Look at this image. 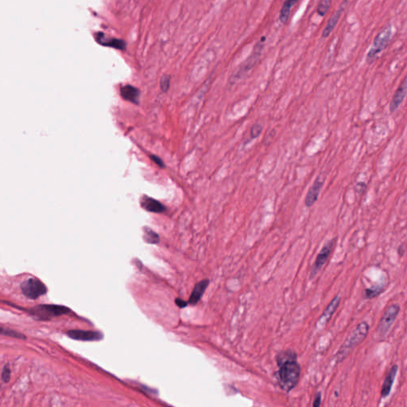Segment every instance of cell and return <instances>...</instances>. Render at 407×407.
Masks as SVG:
<instances>
[{
	"label": "cell",
	"instance_id": "cell-12",
	"mask_svg": "<svg viewBox=\"0 0 407 407\" xmlns=\"http://www.w3.org/2000/svg\"><path fill=\"white\" fill-rule=\"evenodd\" d=\"M348 0H345L344 2L341 4V5H340V8H338L337 12H335V13L332 15V17L329 19L327 25H326V27L324 29L323 32H322V38H327V37L331 34L332 32L333 31L335 27L337 26V23H338L339 20H340V18L342 16L344 10H345L346 7L348 5Z\"/></svg>",
	"mask_w": 407,
	"mask_h": 407
},
{
	"label": "cell",
	"instance_id": "cell-28",
	"mask_svg": "<svg viewBox=\"0 0 407 407\" xmlns=\"http://www.w3.org/2000/svg\"><path fill=\"white\" fill-rule=\"evenodd\" d=\"M151 160L155 162V164H157L158 166L164 167L163 161L159 157L156 156V155H151Z\"/></svg>",
	"mask_w": 407,
	"mask_h": 407
},
{
	"label": "cell",
	"instance_id": "cell-11",
	"mask_svg": "<svg viewBox=\"0 0 407 407\" xmlns=\"http://www.w3.org/2000/svg\"><path fill=\"white\" fill-rule=\"evenodd\" d=\"M95 37L97 42L103 47H111V48L116 49V50L122 51L126 50V42L123 40L108 37L106 34L101 33V32L97 33Z\"/></svg>",
	"mask_w": 407,
	"mask_h": 407
},
{
	"label": "cell",
	"instance_id": "cell-10",
	"mask_svg": "<svg viewBox=\"0 0 407 407\" xmlns=\"http://www.w3.org/2000/svg\"><path fill=\"white\" fill-rule=\"evenodd\" d=\"M324 184H325V182H324V179L322 178V175L318 176L312 187L309 189V192L307 193L305 199V206L310 208V207L314 205L315 203L318 201V197H319V194H320L322 188H323Z\"/></svg>",
	"mask_w": 407,
	"mask_h": 407
},
{
	"label": "cell",
	"instance_id": "cell-17",
	"mask_svg": "<svg viewBox=\"0 0 407 407\" xmlns=\"http://www.w3.org/2000/svg\"><path fill=\"white\" fill-rule=\"evenodd\" d=\"M120 94L121 97H123L125 101H129L133 104H138L140 92L137 87L129 85V84L123 86L121 87Z\"/></svg>",
	"mask_w": 407,
	"mask_h": 407
},
{
	"label": "cell",
	"instance_id": "cell-18",
	"mask_svg": "<svg viewBox=\"0 0 407 407\" xmlns=\"http://www.w3.org/2000/svg\"><path fill=\"white\" fill-rule=\"evenodd\" d=\"M208 283H209V281H208V279H205V280H203V281L200 282V283L196 285L194 290H193V293L190 296L188 304L195 305L198 303V301H200L203 294L205 293V290L208 287Z\"/></svg>",
	"mask_w": 407,
	"mask_h": 407
},
{
	"label": "cell",
	"instance_id": "cell-16",
	"mask_svg": "<svg viewBox=\"0 0 407 407\" xmlns=\"http://www.w3.org/2000/svg\"><path fill=\"white\" fill-rule=\"evenodd\" d=\"M405 95H406V78H404L400 84L399 87H398V89L396 90L394 93L392 101L390 102V112H395L396 110L399 108L401 103L403 102Z\"/></svg>",
	"mask_w": 407,
	"mask_h": 407
},
{
	"label": "cell",
	"instance_id": "cell-13",
	"mask_svg": "<svg viewBox=\"0 0 407 407\" xmlns=\"http://www.w3.org/2000/svg\"><path fill=\"white\" fill-rule=\"evenodd\" d=\"M340 296H336L333 298V301L329 304L327 308L325 309L322 316H321L320 319L316 322V328H322L326 326V324L333 318V314H334L335 312H336L339 305H340Z\"/></svg>",
	"mask_w": 407,
	"mask_h": 407
},
{
	"label": "cell",
	"instance_id": "cell-29",
	"mask_svg": "<svg viewBox=\"0 0 407 407\" xmlns=\"http://www.w3.org/2000/svg\"><path fill=\"white\" fill-rule=\"evenodd\" d=\"M175 302L177 304V306L180 307V308H185V307L187 306V305H188L187 301H183V300L180 299V298H177Z\"/></svg>",
	"mask_w": 407,
	"mask_h": 407
},
{
	"label": "cell",
	"instance_id": "cell-3",
	"mask_svg": "<svg viewBox=\"0 0 407 407\" xmlns=\"http://www.w3.org/2000/svg\"><path fill=\"white\" fill-rule=\"evenodd\" d=\"M265 41H266V37H262L256 43L251 55L246 59L245 62L240 65V67L236 69V72L231 76L230 80H229L231 84H236V82L244 78V76L249 73L253 68L255 67V65H256L262 55Z\"/></svg>",
	"mask_w": 407,
	"mask_h": 407
},
{
	"label": "cell",
	"instance_id": "cell-2",
	"mask_svg": "<svg viewBox=\"0 0 407 407\" xmlns=\"http://www.w3.org/2000/svg\"><path fill=\"white\" fill-rule=\"evenodd\" d=\"M369 332V325L367 322H361L356 329L350 334L348 339L341 345L337 353L335 355V359L337 364L342 362L348 357L355 347L360 344L366 339Z\"/></svg>",
	"mask_w": 407,
	"mask_h": 407
},
{
	"label": "cell",
	"instance_id": "cell-19",
	"mask_svg": "<svg viewBox=\"0 0 407 407\" xmlns=\"http://www.w3.org/2000/svg\"><path fill=\"white\" fill-rule=\"evenodd\" d=\"M299 0H286L283 4L280 13H279V19L283 25L288 23L289 18H290L291 9Z\"/></svg>",
	"mask_w": 407,
	"mask_h": 407
},
{
	"label": "cell",
	"instance_id": "cell-22",
	"mask_svg": "<svg viewBox=\"0 0 407 407\" xmlns=\"http://www.w3.org/2000/svg\"><path fill=\"white\" fill-rule=\"evenodd\" d=\"M332 0H321L318 4L316 12L321 17H324L329 12V8L331 7Z\"/></svg>",
	"mask_w": 407,
	"mask_h": 407
},
{
	"label": "cell",
	"instance_id": "cell-9",
	"mask_svg": "<svg viewBox=\"0 0 407 407\" xmlns=\"http://www.w3.org/2000/svg\"><path fill=\"white\" fill-rule=\"evenodd\" d=\"M68 337L80 341H98L102 340L104 335L101 332L84 331V330H69L66 333Z\"/></svg>",
	"mask_w": 407,
	"mask_h": 407
},
{
	"label": "cell",
	"instance_id": "cell-25",
	"mask_svg": "<svg viewBox=\"0 0 407 407\" xmlns=\"http://www.w3.org/2000/svg\"><path fill=\"white\" fill-rule=\"evenodd\" d=\"M262 126L259 123H256L252 126L251 130V139H257L258 136L260 135L261 132H262Z\"/></svg>",
	"mask_w": 407,
	"mask_h": 407
},
{
	"label": "cell",
	"instance_id": "cell-24",
	"mask_svg": "<svg viewBox=\"0 0 407 407\" xmlns=\"http://www.w3.org/2000/svg\"><path fill=\"white\" fill-rule=\"evenodd\" d=\"M169 85H170V76H162L160 81L161 89H162L164 93H166V92L169 90Z\"/></svg>",
	"mask_w": 407,
	"mask_h": 407
},
{
	"label": "cell",
	"instance_id": "cell-15",
	"mask_svg": "<svg viewBox=\"0 0 407 407\" xmlns=\"http://www.w3.org/2000/svg\"><path fill=\"white\" fill-rule=\"evenodd\" d=\"M398 365H393L390 368V371L387 373V376L385 378L384 382H383V386H382L381 390V397L383 398H387V396L390 394V391L392 390L393 385H394V380H395L396 376L398 373Z\"/></svg>",
	"mask_w": 407,
	"mask_h": 407
},
{
	"label": "cell",
	"instance_id": "cell-21",
	"mask_svg": "<svg viewBox=\"0 0 407 407\" xmlns=\"http://www.w3.org/2000/svg\"><path fill=\"white\" fill-rule=\"evenodd\" d=\"M385 285L380 284L376 286V287H372V288H368L365 290V298L368 299H372V298H376L378 295L381 294L384 290Z\"/></svg>",
	"mask_w": 407,
	"mask_h": 407
},
{
	"label": "cell",
	"instance_id": "cell-20",
	"mask_svg": "<svg viewBox=\"0 0 407 407\" xmlns=\"http://www.w3.org/2000/svg\"><path fill=\"white\" fill-rule=\"evenodd\" d=\"M144 240L147 243L152 244H158L159 242V236L156 233H155L152 229L147 227L144 228Z\"/></svg>",
	"mask_w": 407,
	"mask_h": 407
},
{
	"label": "cell",
	"instance_id": "cell-26",
	"mask_svg": "<svg viewBox=\"0 0 407 407\" xmlns=\"http://www.w3.org/2000/svg\"><path fill=\"white\" fill-rule=\"evenodd\" d=\"M2 379L4 383H8L11 379V370L8 365H6L3 369Z\"/></svg>",
	"mask_w": 407,
	"mask_h": 407
},
{
	"label": "cell",
	"instance_id": "cell-14",
	"mask_svg": "<svg viewBox=\"0 0 407 407\" xmlns=\"http://www.w3.org/2000/svg\"><path fill=\"white\" fill-rule=\"evenodd\" d=\"M142 208L148 212H154V213H162L166 211V208L162 205V203L154 199L152 197L144 195L142 197L140 200Z\"/></svg>",
	"mask_w": 407,
	"mask_h": 407
},
{
	"label": "cell",
	"instance_id": "cell-4",
	"mask_svg": "<svg viewBox=\"0 0 407 407\" xmlns=\"http://www.w3.org/2000/svg\"><path fill=\"white\" fill-rule=\"evenodd\" d=\"M392 26L391 25H387L384 26L379 34L376 36L374 39L373 44L368 51L366 57V62L368 65H372L376 62V59L380 53L383 52L385 49L388 47L390 38L392 36Z\"/></svg>",
	"mask_w": 407,
	"mask_h": 407
},
{
	"label": "cell",
	"instance_id": "cell-23",
	"mask_svg": "<svg viewBox=\"0 0 407 407\" xmlns=\"http://www.w3.org/2000/svg\"><path fill=\"white\" fill-rule=\"evenodd\" d=\"M0 335L7 336V337H13V338L22 339V340L26 339L24 335L22 334V333H18V332L15 331V330L8 329V328L0 327Z\"/></svg>",
	"mask_w": 407,
	"mask_h": 407
},
{
	"label": "cell",
	"instance_id": "cell-1",
	"mask_svg": "<svg viewBox=\"0 0 407 407\" xmlns=\"http://www.w3.org/2000/svg\"><path fill=\"white\" fill-rule=\"evenodd\" d=\"M276 377L279 386L286 392H290L297 387L301 377V368L298 361V354L293 349L279 351L276 355Z\"/></svg>",
	"mask_w": 407,
	"mask_h": 407
},
{
	"label": "cell",
	"instance_id": "cell-27",
	"mask_svg": "<svg viewBox=\"0 0 407 407\" xmlns=\"http://www.w3.org/2000/svg\"><path fill=\"white\" fill-rule=\"evenodd\" d=\"M322 404V394L320 392L316 393L314 397V400L312 402V406L319 407Z\"/></svg>",
	"mask_w": 407,
	"mask_h": 407
},
{
	"label": "cell",
	"instance_id": "cell-8",
	"mask_svg": "<svg viewBox=\"0 0 407 407\" xmlns=\"http://www.w3.org/2000/svg\"><path fill=\"white\" fill-rule=\"evenodd\" d=\"M336 241H337V238L329 240L323 246L320 252L318 253L316 260H315L314 263L312 265V269H311L310 279L316 277L318 272H320L321 269L325 266V264L327 262L328 259H329L330 255H331L335 244H336Z\"/></svg>",
	"mask_w": 407,
	"mask_h": 407
},
{
	"label": "cell",
	"instance_id": "cell-6",
	"mask_svg": "<svg viewBox=\"0 0 407 407\" xmlns=\"http://www.w3.org/2000/svg\"><path fill=\"white\" fill-rule=\"evenodd\" d=\"M21 290L26 298L35 300L47 293L46 285L36 278L26 279L21 284Z\"/></svg>",
	"mask_w": 407,
	"mask_h": 407
},
{
	"label": "cell",
	"instance_id": "cell-5",
	"mask_svg": "<svg viewBox=\"0 0 407 407\" xmlns=\"http://www.w3.org/2000/svg\"><path fill=\"white\" fill-rule=\"evenodd\" d=\"M70 309L64 305H38L30 309V316L37 321H49L53 318L67 314Z\"/></svg>",
	"mask_w": 407,
	"mask_h": 407
},
{
	"label": "cell",
	"instance_id": "cell-7",
	"mask_svg": "<svg viewBox=\"0 0 407 407\" xmlns=\"http://www.w3.org/2000/svg\"><path fill=\"white\" fill-rule=\"evenodd\" d=\"M400 312V306L398 304H394L387 308L378 327V334L380 338H384L387 336L390 328L392 327L396 318Z\"/></svg>",
	"mask_w": 407,
	"mask_h": 407
}]
</instances>
